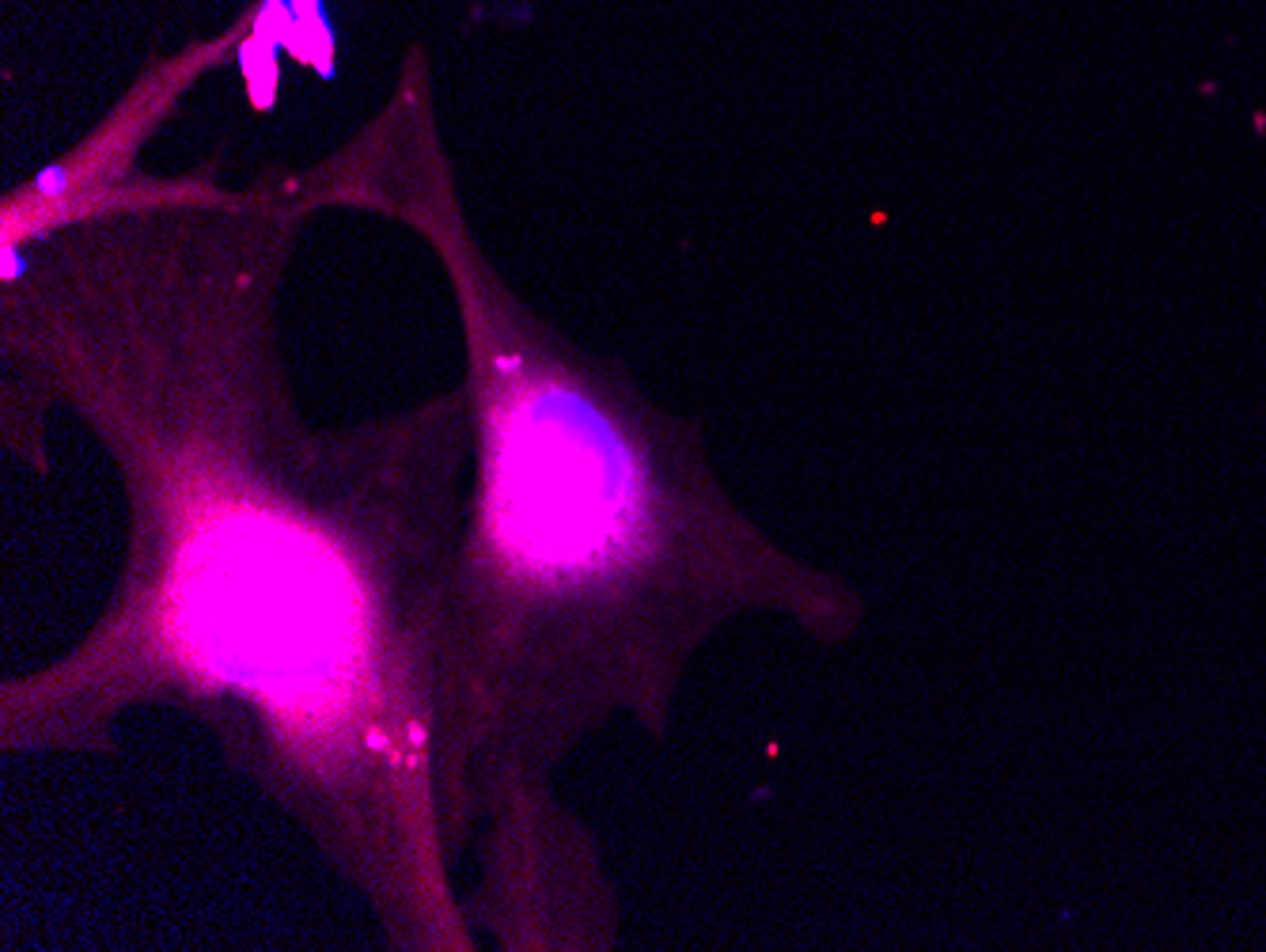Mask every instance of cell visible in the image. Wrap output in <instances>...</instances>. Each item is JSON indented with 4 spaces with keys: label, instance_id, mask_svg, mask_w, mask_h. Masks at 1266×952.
Returning a JSON list of instances; mask_svg holds the SVG:
<instances>
[{
    "label": "cell",
    "instance_id": "3",
    "mask_svg": "<svg viewBox=\"0 0 1266 952\" xmlns=\"http://www.w3.org/2000/svg\"><path fill=\"white\" fill-rule=\"evenodd\" d=\"M254 12H247L236 27H228L221 38L209 42H194L183 53H174L167 62H156L149 73H141L137 88L129 91L107 126L87 141L80 152H69L57 167H50L46 175L31 183L24 190H12L4 198V228H8V251H15V243L24 239V247H31L35 239H42L53 228H65L73 221L100 213L103 205H111L114 187H122L129 179V160L114 152V141H145L152 133V126L160 122L163 114L171 111L179 95L198 80L201 73H209L212 65L224 62L228 53L236 50L239 35L250 27Z\"/></svg>",
    "mask_w": 1266,
    "mask_h": 952
},
{
    "label": "cell",
    "instance_id": "1",
    "mask_svg": "<svg viewBox=\"0 0 1266 952\" xmlns=\"http://www.w3.org/2000/svg\"><path fill=\"white\" fill-rule=\"evenodd\" d=\"M311 216L285 167L137 179L0 281V437L46 475L65 410L122 478L111 600L0 687L4 755H114L171 706L368 907L387 949L474 952L436 790V657L467 513V391L304 418L281 288Z\"/></svg>",
    "mask_w": 1266,
    "mask_h": 952
},
{
    "label": "cell",
    "instance_id": "2",
    "mask_svg": "<svg viewBox=\"0 0 1266 952\" xmlns=\"http://www.w3.org/2000/svg\"><path fill=\"white\" fill-rule=\"evenodd\" d=\"M308 216L357 209L440 263L463 330L474 460L436 657V790L451 865L569 824L550 790L610 714L664 728L686 657L774 607L838 638L849 596L720 493L683 426L572 346L485 254L436 126L425 50L330 156L285 171Z\"/></svg>",
    "mask_w": 1266,
    "mask_h": 952
}]
</instances>
